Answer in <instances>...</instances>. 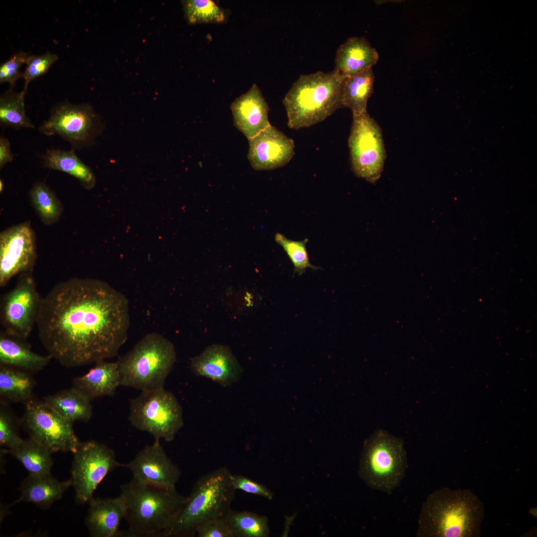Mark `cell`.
<instances>
[{
	"label": "cell",
	"mask_w": 537,
	"mask_h": 537,
	"mask_svg": "<svg viewBox=\"0 0 537 537\" xmlns=\"http://www.w3.org/2000/svg\"><path fill=\"white\" fill-rule=\"evenodd\" d=\"M176 358L170 341L157 333L148 334L117 361L120 385L142 391L164 387Z\"/></svg>",
	"instance_id": "cell-6"
},
{
	"label": "cell",
	"mask_w": 537,
	"mask_h": 537,
	"mask_svg": "<svg viewBox=\"0 0 537 537\" xmlns=\"http://www.w3.org/2000/svg\"><path fill=\"white\" fill-rule=\"evenodd\" d=\"M85 524L92 537H121L119 526L124 519L125 507L119 496L113 498H91Z\"/></svg>",
	"instance_id": "cell-19"
},
{
	"label": "cell",
	"mask_w": 537,
	"mask_h": 537,
	"mask_svg": "<svg viewBox=\"0 0 537 537\" xmlns=\"http://www.w3.org/2000/svg\"><path fill=\"white\" fill-rule=\"evenodd\" d=\"M9 452L21 462L29 474L40 475L51 473L53 464L52 453L31 438L23 440Z\"/></svg>",
	"instance_id": "cell-28"
},
{
	"label": "cell",
	"mask_w": 537,
	"mask_h": 537,
	"mask_svg": "<svg viewBox=\"0 0 537 537\" xmlns=\"http://www.w3.org/2000/svg\"><path fill=\"white\" fill-rule=\"evenodd\" d=\"M378 54L363 37L348 38L337 50L334 69L347 78L372 68L377 62Z\"/></svg>",
	"instance_id": "cell-21"
},
{
	"label": "cell",
	"mask_w": 537,
	"mask_h": 537,
	"mask_svg": "<svg viewBox=\"0 0 537 537\" xmlns=\"http://www.w3.org/2000/svg\"><path fill=\"white\" fill-rule=\"evenodd\" d=\"M374 74L372 68L345 78L342 86V107L349 108L353 116L367 111V103L373 92Z\"/></svg>",
	"instance_id": "cell-25"
},
{
	"label": "cell",
	"mask_w": 537,
	"mask_h": 537,
	"mask_svg": "<svg viewBox=\"0 0 537 537\" xmlns=\"http://www.w3.org/2000/svg\"><path fill=\"white\" fill-rule=\"evenodd\" d=\"M43 167L68 174L78 179L85 188L90 190L96 183L92 170L77 156L75 151L50 149L42 155Z\"/></svg>",
	"instance_id": "cell-24"
},
{
	"label": "cell",
	"mask_w": 537,
	"mask_h": 537,
	"mask_svg": "<svg viewBox=\"0 0 537 537\" xmlns=\"http://www.w3.org/2000/svg\"><path fill=\"white\" fill-rule=\"evenodd\" d=\"M345 78L334 70L300 75L283 99L289 127L299 129L313 126L341 107Z\"/></svg>",
	"instance_id": "cell-4"
},
{
	"label": "cell",
	"mask_w": 537,
	"mask_h": 537,
	"mask_svg": "<svg viewBox=\"0 0 537 537\" xmlns=\"http://www.w3.org/2000/svg\"><path fill=\"white\" fill-rule=\"evenodd\" d=\"M29 53L19 51L13 54L7 61L0 66V83H8L13 87L16 81L22 78V73L20 71L21 66L26 64L30 56Z\"/></svg>",
	"instance_id": "cell-36"
},
{
	"label": "cell",
	"mask_w": 537,
	"mask_h": 537,
	"mask_svg": "<svg viewBox=\"0 0 537 537\" xmlns=\"http://www.w3.org/2000/svg\"><path fill=\"white\" fill-rule=\"evenodd\" d=\"M129 302L103 281L73 278L54 286L41 298L36 326L48 355L75 367L118 354L128 337Z\"/></svg>",
	"instance_id": "cell-1"
},
{
	"label": "cell",
	"mask_w": 537,
	"mask_h": 537,
	"mask_svg": "<svg viewBox=\"0 0 537 537\" xmlns=\"http://www.w3.org/2000/svg\"><path fill=\"white\" fill-rule=\"evenodd\" d=\"M13 157L9 141L6 138L1 136L0 138V169L1 170L6 164L12 162Z\"/></svg>",
	"instance_id": "cell-39"
},
{
	"label": "cell",
	"mask_w": 537,
	"mask_h": 537,
	"mask_svg": "<svg viewBox=\"0 0 537 537\" xmlns=\"http://www.w3.org/2000/svg\"><path fill=\"white\" fill-rule=\"evenodd\" d=\"M128 529L121 537H168L187 496L175 488L140 482L132 478L120 486Z\"/></svg>",
	"instance_id": "cell-2"
},
{
	"label": "cell",
	"mask_w": 537,
	"mask_h": 537,
	"mask_svg": "<svg viewBox=\"0 0 537 537\" xmlns=\"http://www.w3.org/2000/svg\"><path fill=\"white\" fill-rule=\"evenodd\" d=\"M182 3L190 23H220L225 19L223 10L211 0H188Z\"/></svg>",
	"instance_id": "cell-32"
},
{
	"label": "cell",
	"mask_w": 537,
	"mask_h": 537,
	"mask_svg": "<svg viewBox=\"0 0 537 537\" xmlns=\"http://www.w3.org/2000/svg\"><path fill=\"white\" fill-rule=\"evenodd\" d=\"M36 235L29 221L12 226L0 234V286L18 274L31 272L36 259Z\"/></svg>",
	"instance_id": "cell-14"
},
{
	"label": "cell",
	"mask_w": 537,
	"mask_h": 537,
	"mask_svg": "<svg viewBox=\"0 0 537 537\" xmlns=\"http://www.w3.org/2000/svg\"><path fill=\"white\" fill-rule=\"evenodd\" d=\"M130 424L154 439L171 442L183 426L182 407L164 387L142 391L130 402Z\"/></svg>",
	"instance_id": "cell-8"
},
{
	"label": "cell",
	"mask_w": 537,
	"mask_h": 537,
	"mask_svg": "<svg viewBox=\"0 0 537 537\" xmlns=\"http://www.w3.org/2000/svg\"><path fill=\"white\" fill-rule=\"evenodd\" d=\"M348 144L354 173L374 183L383 171L386 152L381 129L367 111L353 116Z\"/></svg>",
	"instance_id": "cell-10"
},
{
	"label": "cell",
	"mask_w": 537,
	"mask_h": 537,
	"mask_svg": "<svg viewBox=\"0 0 537 537\" xmlns=\"http://www.w3.org/2000/svg\"><path fill=\"white\" fill-rule=\"evenodd\" d=\"M248 141V159L256 170L283 167L295 154L293 140L271 125Z\"/></svg>",
	"instance_id": "cell-16"
},
{
	"label": "cell",
	"mask_w": 537,
	"mask_h": 537,
	"mask_svg": "<svg viewBox=\"0 0 537 537\" xmlns=\"http://www.w3.org/2000/svg\"><path fill=\"white\" fill-rule=\"evenodd\" d=\"M95 363L88 373L75 378L72 382V387L90 401L104 396H113L121 385L117 361L101 360Z\"/></svg>",
	"instance_id": "cell-20"
},
{
	"label": "cell",
	"mask_w": 537,
	"mask_h": 537,
	"mask_svg": "<svg viewBox=\"0 0 537 537\" xmlns=\"http://www.w3.org/2000/svg\"><path fill=\"white\" fill-rule=\"evenodd\" d=\"M20 422L29 438L51 453H75L81 442L75 435L73 423L60 416L43 400L33 398L25 404Z\"/></svg>",
	"instance_id": "cell-11"
},
{
	"label": "cell",
	"mask_w": 537,
	"mask_h": 537,
	"mask_svg": "<svg viewBox=\"0 0 537 537\" xmlns=\"http://www.w3.org/2000/svg\"><path fill=\"white\" fill-rule=\"evenodd\" d=\"M31 374L22 369L0 365V402L25 404L33 399L35 382Z\"/></svg>",
	"instance_id": "cell-26"
},
{
	"label": "cell",
	"mask_w": 537,
	"mask_h": 537,
	"mask_svg": "<svg viewBox=\"0 0 537 537\" xmlns=\"http://www.w3.org/2000/svg\"><path fill=\"white\" fill-rule=\"evenodd\" d=\"M233 537H267L269 530L266 516L246 511L231 510L225 516Z\"/></svg>",
	"instance_id": "cell-31"
},
{
	"label": "cell",
	"mask_w": 537,
	"mask_h": 537,
	"mask_svg": "<svg viewBox=\"0 0 537 537\" xmlns=\"http://www.w3.org/2000/svg\"><path fill=\"white\" fill-rule=\"evenodd\" d=\"M58 59L57 55L49 51L39 55H30L26 63L25 69L22 73V78L24 80L23 90L26 93L29 84L46 73Z\"/></svg>",
	"instance_id": "cell-35"
},
{
	"label": "cell",
	"mask_w": 537,
	"mask_h": 537,
	"mask_svg": "<svg viewBox=\"0 0 537 537\" xmlns=\"http://www.w3.org/2000/svg\"><path fill=\"white\" fill-rule=\"evenodd\" d=\"M198 537H233L225 516L207 520L196 529Z\"/></svg>",
	"instance_id": "cell-37"
},
{
	"label": "cell",
	"mask_w": 537,
	"mask_h": 537,
	"mask_svg": "<svg viewBox=\"0 0 537 537\" xmlns=\"http://www.w3.org/2000/svg\"><path fill=\"white\" fill-rule=\"evenodd\" d=\"M17 419L10 409L8 404L0 403V445L10 451L23 440L18 434Z\"/></svg>",
	"instance_id": "cell-34"
},
{
	"label": "cell",
	"mask_w": 537,
	"mask_h": 537,
	"mask_svg": "<svg viewBox=\"0 0 537 537\" xmlns=\"http://www.w3.org/2000/svg\"><path fill=\"white\" fill-rule=\"evenodd\" d=\"M25 92H16L11 89L2 93L0 97V125L3 128L15 130L22 128H34L25 111L24 96Z\"/></svg>",
	"instance_id": "cell-29"
},
{
	"label": "cell",
	"mask_w": 537,
	"mask_h": 537,
	"mask_svg": "<svg viewBox=\"0 0 537 537\" xmlns=\"http://www.w3.org/2000/svg\"><path fill=\"white\" fill-rule=\"evenodd\" d=\"M231 483L236 490H241L247 493L260 495L269 500L273 497V493L265 486L252 481L242 475H230Z\"/></svg>",
	"instance_id": "cell-38"
},
{
	"label": "cell",
	"mask_w": 537,
	"mask_h": 537,
	"mask_svg": "<svg viewBox=\"0 0 537 537\" xmlns=\"http://www.w3.org/2000/svg\"><path fill=\"white\" fill-rule=\"evenodd\" d=\"M407 467L402 439L378 430L365 440L358 473L370 488L391 494L399 486Z\"/></svg>",
	"instance_id": "cell-7"
},
{
	"label": "cell",
	"mask_w": 537,
	"mask_h": 537,
	"mask_svg": "<svg viewBox=\"0 0 537 537\" xmlns=\"http://www.w3.org/2000/svg\"><path fill=\"white\" fill-rule=\"evenodd\" d=\"M41 298L31 272L20 274L15 286L1 299L0 320L4 332L25 340L36 325Z\"/></svg>",
	"instance_id": "cell-13"
},
{
	"label": "cell",
	"mask_w": 537,
	"mask_h": 537,
	"mask_svg": "<svg viewBox=\"0 0 537 537\" xmlns=\"http://www.w3.org/2000/svg\"><path fill=\"white\" fill-rule=\"evenodd\" d=\"M125 467L129 469L133 478L145 483L168 488H175L180 477L178 467L171 460L161 445L155 439L145 446Z\"/></svg>",
	"instance_id": "cell-15"
},
{
	"label": "cell",
	"mask_w": 537,
	"mask_h": 537,
	"mask_svg": "<svg viewBox=\"0 0 537 537\" xmlns=\"http://www.w3.org/2000/svg\"><path fill=\"white\" fill-rule=\"evenodd\" d=\"M74 454L71 479L76 500L80 504L93 497L97 486L108 473L126 465L117 461L112 449L94 441L81 443Z\"/></svg>",
	"instance_id": "cell-12"
},
{
	"label": "cell",
	"mask_w": 537,
	"mask_h": 537,
	"mask_svg": "<svg viewBox=\"0 0 537 537\" xmlns=\"http://www.w3.org/2000/svg\"><path fill=\"white\" fill-rule=\"evenodd\" d=\"M31 204L42 223L49 225L62 216L63 205L53 190L43 181L35 182L29 191Z\"/></svg>",
	"instance_id": "cell-30"
},
{
	"label": "cell",
	"mask_w": 537,
	"mask_h": 537,
	"mask_svg": "<svg viewBox=\"0 0 537 537\" xmlns=\"http://www.w3.org/2000/svg\"><path fill=\"white\" fill-rule=\"evenodd\" d=\"M72 485L71 479L59 481L51 473L40 475L29 474L21 484L20 497L11 505L26 501L46 509L60 499Z\"/></svg>",
	"instance_id": "cell-23"
},
{
	"label": "cell",
	"mask_w": 537,
	"mask_h": 537,
	"mask_svg": "<svg viewBox=\"0 0 537 537\" xmlns=\"http://www.w3.org/2000/svg\"><path fill=\"white\" fill-rule=\"evenodd\" d=\"M189 360L190 368L194 374L209 378L224 387L238 382L243 372L230 348L224 345L209 346Z\"/></svg>",
	"instance_id": "cell-17"
},
{
	"label": "cell",
	"mask_w": 537,
	"mask_h": 537,
	"mask_svg": "<svg viewBox=\"0 0 537 537\" xmlns=\"http://www.w3.org/2000/svg\"><path fill=\"white\" fill-rule=\"evenodd\" d=\"M308 240V239H305L303 241H293L279 233L275 236V241L283 248L293 264L294 273L301 275L307 268L313 269L319 268L312 265L309 261L306 248Z\"/></svg>",
	"instance_id": "cell-33"
},
{
	"label": "cell",
	"mask_w": 537,
	"mask_h": 537,
	"mask_svg": "<svg viewBox=\"0 0 537 537\" xmlns=\"http://www.w3.org/2000/svg\"><path fill=\"white\" fill-rule=\"evenodd\" d=\"M231 474L227 468L220 467L203 475L196 481L168 537H194L202 523L227 515L235 498Z\"/></svg>",
	"instance_id": "cell-5"
},
{
	"label": "cell",
	"mask_w": 537,
	"mask_h": 537,
	"mask_svg": "<svg viewBox=\"0 0 537 537\" xmlns=\"http://www.w3.org/2000/svg\"><path fill=\"white\" fill-rule=\"evenodd\" d=\"M52 357L33 352L24 339L2 331L0 335V364L23 370L30 373L43 369Z\"/></svg>",
	"instance_id": "cell-22"
},
{
	"label": "cell",
	"mask_w": 537,
	"mask_h": 537,
	"mask_svg": "<svg viewBox=\"0 0 537 537\" xmlns=\"http://www.w3.org/2000/svg\"><path fill=\"white\" fill-rule=\"evenodd\" d=\"M3 182L1 179L0 180V191L2 192L3 190Z\"/></svg>",
	"instance_id": "cell-40"
},
{
	"label": "cell",
	"mask_w": 537,
	"mask_h": 537,
	"mask_svg": "<svg viewBox=\"0 0 537 537\" xmlns=\"http://www.w3.org/2000/svg\"><path fill=\"white\" fill-rule=\"evenodd\" d=\"M43 401L73 423L75 421L87 422L92 416L90 401L72 387L46 396Z\"/></svg>",
	"instance_id": "cell-27"
},
{
	"label": "cell",
	"mask_w": 537,
	"mask_h": 537,
	"mask_svg": "<svg viewBox=\"0 0 537 537\" xmlns=\"http://www.w3.org/2000/svg\"><path fill=\"white\" fill-rule=\"evenodd\" d=\"M104 127L99 115L89 104L66 101L53 107L39 131L48 136H60L75 151L93 145Z\"/></svg>",
	"instance_id": "cell-9"
},
{
	"label": "cell",
	"mask_w": 537,
	"mask_h": 537,
	"mask_svg": "<svg viewBox=\"0 0 537 537\" xmlns=\"http://www.w3.org/2000/svg\"><path fill=\"white\" fill-rule=\"evenodd\" d=\"M231 109L235 126L248 140L271 125L268 117V105L256 84L231 103Z\"/></svg>",
	"instance_id": "cell-18"
},
{
	"label": "cell",
	"mask_w": 537,
	"mask_h": 537,
	"mask_svg": "<svg viewBox=\"0 0 537 537\" xmlns=\"http://www.w3.org/2000/svg\"><path fill=\"white\" fill-rule=\"evenodd\" d=\"M484 504L468 489L443 487L427 497L418 520L419 537H477Z\"/></svg>",
	"instance_id": "cell-3"
}]
</instances>
